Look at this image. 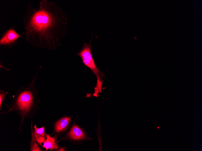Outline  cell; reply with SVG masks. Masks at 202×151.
Returning a JSON list of instances; mask_svg holds the SVG:
<instances>
[{"label":"cell","mask_w":202,"mask_h":151,"mask_svg":"<svg viewBox=\"0 0 202 151\" xmlns=\"http://www.w3.org/2000/svg\"><path fill=\"white\" fill-rule=\"evenodd\" d=\"M39 70V68L28 85L26 87H22L14 96L11 104L8 106L10 109L19 110L25 114L37 107L40 100L35 83Z\"/></svg>","instance_id":"6da1fadb"},{"label":"cell","mask_w":202,"mask_h":151,"mask_svg":"<svg viewBox=\"0 0 202 151\" xmlns=\"http://www.w3.org/2000/svg\"><path fill=\"white\" fill-rule=\"evenodd\" d=\"M92 39V38L90 42L87 43L83 40V45L82 49L76 54L81 58L84 65L89 68L96 75L97 78L96 88L100 90L102 79L105 75L97 67L93 58L91 44Z\"/></svg>","instance_id":"7a4b0ae2"},{"label":"cell","mask_w":202,"mask_h":151,"mask_svg":"<svg viewBox=\"0 0 202 151\" xmlns=\"http://www.w3.org/2000/svg\"><path fill=\"white\" fill-rule=\"evenodd\" d=\"M19 37V34L13 30H9L5 36L1 39V46H8L9 47H11L14 44L15 41Z\"/></svg>","instance_id":"3957f363"},{"label":"cell","mask_w":202,"mask_h":151,"mask_svg":"<svg viewBox=\"0 0 202 151\" xmlns=\"http://www.w3.org/2000/svg\"><path fill=\"white\" fill-rule=\"evenodd\" d=\"M70 137L74 140H80L84 138L85 134L77 126L74 125L69 133Z\"/></svg>","instance_id":"277c9868"},{"label":"cell","mask_w":202,"mask_h":151,"mask_svg":"<svg viewBox=\"0 0 202 151\" xmlns=\"http://www.w3.org/2000/svg\"><path fill=\"white\" fill-rule=\"evenodd\" d=\"M34 135L37 142L40 145L44 142L45 140V134L44 127L37 128L35 125L34 127Z\"/></svg>","instance_id":"5b68a950"},{"label":"cell","mask_w":202,"mask_h":151,"mask_svg":"<svg viewBox=\"0 0 202 151\" xmlns=\"http://www.w3.org/2000/svg\"><path fill=\"white\" fill-rule=\"evenodd\" d=\"M46 137L47 139L44 142L43 146L46 149V150L49 149L52 150L58 148L55 137H51L47 134Z\"/></svg>","instance_id":"8992f818"},{"label":"cell","mask_w":202,"mask_h":151,"mask_svg":"<svg viewBox=\"0 0 202 151\" xmlns=\"http://www.w3.org/2000/svg\"><path fill=\"white\" fill-rule=\"evenodd\" d=\"M70 120V117H64L59 121L56 124L55 130L57 132L64 129L67 127Z\"/></svg>","instance_id":"52a82bcc"},{"label":"cell","mask_w":202,"mask_h":151,"mask_svg":"<svg viewBox=\"0 0 202 151\" xmlns=\"http://www.w3.org/2000/svg\"><path fill=\"white\" fill-rule=\"evenodd\" d=\"M0 93V106L1 108L2 105L5 99L6 94L3 91H1Z\"/></svg>","instance_id":"ba28073f"}]
</instances>
